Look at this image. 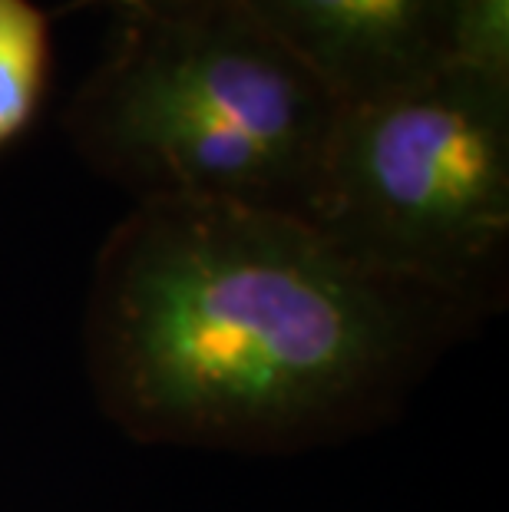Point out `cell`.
<instances>
[{
	"mask_svg": "<svg viewBox=\"0 0 509 512\" xmlns=\"http://www.w3.org/2000/svg\"><path fill=\"white\" fill-rule=\"evenodd\" d=\"M473 314L301 215L133 202L93 261L83 364L133 440L301 453L384 423Z\"/></svg>",
	"mask_w": 509,
	"mask_h": 512,
	"instance_id": "6da1fadb",
	"label": "cell"
},
{
	"mask_svg": "<svg viewBox=\"0 0 509 512\" xmlns=\"http://www.w3.org/2000/svg\"><path fill=\"white\" fill-rule=\"evenodd\" d=\"M67 106L73 149L133 202L305 219L341 100L245 0H129Z\"/></svg>",
	"mask_w": 509,
	"mask_h": 512,
	"instance_id": "7a4b0ae2",
	"label": "cell"
},
{
	"mask_svg": "<svg viewBox=\"0 0 509 512\" xmlns=\"http://www.w3.org/2000/svg\"><path fill=\"white\" fill-rule=\"evenodd\" d=\"M305 222L381 275L480 308L509 242V80L453 63L344 103Z\"/></svg>",
	"mask_w": 509,
	"mask_h": 512,
	"instance_id": "3957f363",
	"label": "cell"
},
{
	"mask_svg": "<svg viewBox=\"0 0 509 512\" xmlns=\"http://www.w3.org/2000/svg\"><path fill=\"white\" fill-rule=\"evenodd\" d=\"M341 103L407 90L457 63V0H245Z\"/></svg>",
	"mask_w": 509,
	"mask_h": 512,
	"instance_id": "277c9868",
	"label": "cell"
},
{
	"mask_svg": "<svg viewBox=\"0 0 509 512\" xmlns=\"http://www.w3.org/2000/svg\"><path fill=\"white\" fill-rule=\"evenodd\" d=\"M50 83V14L0 0V149L27 133Z\"/></svg>",
	"mask_w": 509,
	"mask_h": 512,
	"instance_id": "5b68a950",
	"label": "cell"
},
{
	"mask_svg": "<svg viewBox=\"0 0 509 512\" xmlns=\"http://www.w3.org/2000/svg\"><path fill=\"white\" fill-rule=\"evenodd\" d=\"M457 63L509 80V0H457Z\"/></svg>",
	"mask_w": 509,
	"mask_h": 512,
	"instance_id": "8992f818",
	"label": "cell"
},
{
	"mask_svg": "<svg viewBox=\"0 0 509 512\" xmlns=\"http://www.w3.org/2000/svg\"><path fill=\"white\" fill-rule=\"evenodd\" d=\"M106 4H129V0H106Z\"/></svg>",
	"mask_w": 509,
	"mask_h": 512,
	"instance_id": "52a82bcc",
	"label": "cell"
}]
</instances>
